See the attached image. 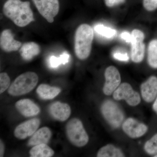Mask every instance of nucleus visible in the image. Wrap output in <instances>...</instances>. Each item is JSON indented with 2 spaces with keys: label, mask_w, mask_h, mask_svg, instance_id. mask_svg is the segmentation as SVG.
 I'll return each instance as SVG.
<instances>
[{
  "label": "nucleus",
  "mask_w": 157,
  "mask_h": 157,
  "mask_svg": "<svg viewBox=\"0 0 157 157\" xmlns=\"http://www.w3.org/2000/svg\"><path fill=\"white\" fill-rule=\"evenodd\" d=\"M3 11L6 17L20 27H25L34 21L29 2L7 0L3 6Z\"/></svg>",
  "instance_id": "nucleus-1"
},
{
  "label": "nucleus",
  "mask_w": 157,
  "mask_h": 157,
  "mask_svg": "<svg viewBox=\"0 0 157 157\" xmlns=\"http://www.w3.org/2000/svg\"><path fill=\"white\" fill-rule=\"evenodd\" d=\"M94 33L91 26L83 24L78 27L75 33L74 50L78 58L86 59L91 51Z\"/></svg>",
  "instance_id": "nucleus-2"
},
{
  "label": "nucleus",
  "mask_w": 157,
  "mask_h": 157,
  "mask_svg": "<svg viewBox=\"0 0 157 157\" xmlns=\"http://www.w3.org/2000/svg\"><path fill=\"white\" fill-rule=\"evenodd\" d=\"M38 81L39 77L36 73L26 72L15 78L9 87L8 92L13 96L25 94L36 87Z\"/></svg>",
  "instance_id": "nucleus-3"
},
{
  "label": "nucleus",
  "mask_w": 157,
  "mask_h": 157,
  "mask_svg": "<svg viewBox=\"0 0 157 157\" xmlns=\"http://www.w3.org/2000/svg\"><path fill=\"white\" fill-rule=\"evenodd\" d=\"M68 140L73 145L82 147L87 144L89 137L81 121L77 118L70 120L66 127Z\"/></svg>",
  "instance_id": "nucleus-4"
},
{
  "label": "nucleus",
  "mask_w": 157,
  "mask_h": 157,
  "mask_svg": "<svg viewBox=\"0 0 157 157\" xmlns=\"http://www.w3.org/2000/svg\"><path fill=\"white\" fill-rule=\"evenodd\" d=\"M105 119L113 127L117 128L124 121V115L120 107L112 101H105L101 107Z\"/></svg>",
  "instance_id": "nucleus-5"
},
{
  "label": "nucleus",
  "mask_w": 157,
  "mask_h": 157,
  "mask_svg": "<svg viewBox=\"0 0 157 157\" xmlns=\"http://www.w3.org/2000/svg\"><path fill=\"white\" fill-rule=\"evenodd\" d=\"M132 36L131 58L134 63H140L145 55V46L144 42L145 36L142 31L136 29L132 31Z\"/></svg>",
  "instance_id": "nucleus-6"
},
{
  "label": "nucleus",
  "mask_w": 157,
  "mask_h": 157,
  "mask_svg": "<svg viewBox=\"0 0 157 157\" xmlns=\"http://www.w3.org/2000/svg\"><path fill=\"white\" fill-rule=\"evenodd\" d=\"M39 13L48 22L52 23L58 14L60 5L59 0H32Z\"/></svg>",
  "instance_id": "nucleus-7"
},
{
  "label": "nucleus",
  "mask_w": 157,
  "mask_h": 157,
  "mask_svg": "<svg viewBox=\"0 0 157 157\" xmlns=\"http://www.w3.org/2000/svg\"><path fill=\"white\" fill-rule=\"evenodd\" d=\"M116 100H125L130 106H135L140 102L139 94L133 90L129 83L124 82L120 85L115 90L113 95Z\"/></svg>",
  "instance_id": "nucleus-8"
},
{
  "label": "nucleus",
  "mask_w": 157,
  "mask_h": 157,
  "mask_svg": "<svg viewBox=\"0 0 157 157\" xmlns=\"http://www.w3.org/2000/svg\"><path fill=\"white\" fill-rule=\"evenodd\" d=\"M105 77L106 82L103 91L106 95H110L120 84V73L115 67L109 66L105 70Z\"/></svg>",
  "instance_id": "nucleus-9"
},
{
  "label": "nucleus",
  "mask_w": 157,
  "mask_h": 157,
  "mask_svg": "<svg viewBox=\"0 0 157 157\" xmlns=\"http://www.w3.org/2000/svg\"><path fill=\"white\" fill-rule=\"evenodd\" d=\"M40 124V120L36 118L24 122L15 128L14 136L18 139H25L33 135L39 128Z\"/></svg>",
  "instance_id": "nucleus-10"
},
{
  "label": "nucleus",
  "mask_w": 157,
  "mask_h": 157,
  "mask_svg": "<svg viewBox=\"0 0 157 157\" xmlns=\"http://www.w3.org/2000/svg\"><path fill=\"white\" fill-rule=\"evenodd\" d=\"M122 128L127 135L133 138L141 137L147 130V127L145 125L140 123L132 118H129L125 121Z\"/></svg>",
  "instance_id": "nucleus-11"
},
{
  "label": "nucleus",
  "mask_w": 157,
  "mask_h": 157,
  "mask_svg": "<svg viewBox=\"0 0 157 157\" xmlns=\"http://www.w3.org/2000/svg\"><path fill=\"white\" fill-rule=\"evenodd\" d=\"M1 48L6 52L18 50L21 46V43L14 39V36L10 29L3 31L0 36Z\"/></svg>",
  "instance_id": "nucleus-12"
},
{
  "label": "nucleus",
  "mask_w": 157,
  "mask_h": 157,
  "mask_svg": "<svg viewBox=\"0 0 157 157\" xmlns=\"http://www.w3.org/2000/svg\"><path fill=\"white\" fill-rule=\"evenodd\" d=\"M141 92L144 100L147 103L152 102L157 95V77L151 76L141 86Z\"/></svg>",
  "instance_id": "nucleus-13"
},
{
  "label": "nucleus",
  "mask_w": 157,
  "mask_h": 157,
  "mask_svg": "<svg viewBox=\"0 0 157 157\" xmlns=\"http://www.w3.org/2000/svg\"><path fill=\"white\" fill-rule=\"evenodd\" d=\"M49 111L51 115L57 120L64 121L70 117L71 108L66 103L56 102L51 104Z\"/></svg>",
  "instance_id": "nucleus-14"
},
{
  "label": "nucleus",
  "mask_w": 157,
  "mask_h": 157,
  "mask_svg": "<svg viewBox=\"0 0 157 157\" xmlns=\"http://www.w3.org/2000/svg\"><path fill=\"white\" fill-rule=\"evenodd\" d=\"M15 107L22 115L26 117L37 115L40 111L39 107L29 99H22L17 101Z\"/></svg>",
  "instance_id": "nucleus-15"
},
{
  "label": "nucleus",
  "mask_w": 157,
  "mask_h": 157,
  "mask_svg": "<svg viewBox=\"0 0 157 157\" xmlns=\"http://www.w3.org/2000/svg\"><path fill=\"white\" fill-rule=\"evenodd\" d=\"M52 132L48 127H42L33 135L29 140L28 145L34 146L40 144H46L50 140Z\"/></svg>",
  "instance_id": "nucleus-16"
},
{
  "label": "nucleus",
  "mask_w": 157,
  "mask_h": 157,
  "mask_svg": "<svg viewBox=\"0 0 157 157\" xmlns=\"http://www.w3.org/2000/svg\"><path fill=\"white\" fill-rule=\"evenodd\" d=\"M19 52L23 59L30 61L40 53V46L36 42H26L21 47Z\"/></svg>",
  "instance_id": "nucleus-17"
},
{
  "label": "nucleus",
  "mask_w": 157,
  "mask_h": 157,
  "mask_svg": "<svg viewBox=\"0 0 157 157\" xmlns=\"http://www.w3.org/2000/svg\"><path fill=\"white\" fill-rule=\"evenodd\" d=\"M38 95L44 100H51L58 95L61 90L59 88L50 86L48 85L42 84L37 88Z\"/></svg>",
  "instance_id": "nucleus-18"
},
{
  "label": "nucleus",
  "mask_w": 157,
  "mask_h": 157,
  "mask_svg": "<svg viewBox=\"0 0 157 157\" xmlns=\"http://www.w3.org/2000/svg\"><path fill=\"white\" fill-rule=\"evenodd\" d=\"M29 153L32 157H50L54 154V151L47 144H43L34 146Z\"/></svg>",
  "instance_id": "nucleus-19"
},
{
  "label": "nucleus",
  "mask_w": 157,
  "mask_h": 157,
  "mask_svg": "<svg viewBox=\"0 0 157 157\" xmlns=\"http://www.w3.org/2000/svg\"><path fill=\"white\" fill-rule=\"evenodd\" d=\"M147 59L149 65L151 68L157 69V39H153L149 43Z\"/></svg>",
  "instance_id": "nucleus-20"
},
{
  "label": "nucleus",
  "mask_w": 157,
  "mask_h": 157,
  "mask_svg": "<svg viewBox=\"0 0 157 157\" xmlns=\"http://www.w3.org/2000/svg\"><path fill=\"white\" fill-rule=\"evenodd\" d=\"M98 157H122L124 156L119 149L113 145L108 144L100 149L98 152Z\"/></svg>",
  "instance_id": "nucleus-21"
},
{
  "label": "nucleus",
  "mask_w": 157,
  "mask_h": 157,
  "mask_svg": "<svg viewBox=\"0 0 157 157\" xmlns=\"http://www.w3.org/2000/svg\"><path fill=\"white\" fill-rule=\"evenodd\" d=\"M70 56L67 52H65L58 57L54 56H51L48 59V67L51 69H56L61 65H65L69 61Z\"/></svg>",
  "instance_id": "nucleus-22"
},
{
  "label": "nucleus",
  "mask_w": 157,
  "mask_h": 157,
  "mask_svg": "<svg viewBox=\"0 0 157 157\" xmlns=\"http://www.w3.org/2000/svg\"><path fill=\"white\" fill-rule=\"evenodd\" d=\"M94 29L99 35L108 39L113 38L116 34V31L114 29L101 24H98L95 26Z\"/></svg>",
  "instance_id": "nucleus-23"
},
{
  "label": "nucleus",
  "mask_w": 157,
  "mask_h": 157,
  "mask_svg": "<svg viewBox=\"0 0 157 157\" xmlns=\"http://www.w3.org/2000/svg\"><path fill=\"white\" fill-rule=\"evenodd\" d=\"M144 149L149 154H157V134L146 142L144 145Z\"/></svg>",
  "instance_id": "nucleus-24"
},
{
  "label": "nucleus",
  "mask_w": 157,
  "mask_h": 157,
  "mask_svg": "<svg viewBox=\"0 0 157 157\" xmlns=\"http://www.w3.org/2000/svg\"><path fill=\"white\" fill-rule=\"evenodd\" d=\"M10 84V78L9 75L6 73H2L0 74V93H4Z\"/></svg>",
  "instance_id": "nucleus-25"
},
{
  "label": "nucleus",
  "mask_w": 157,
  "mask_h": 157,
  "mask_svg": "<svg viewBox=\"0 0 157 157\" xmlns=\"http://www.w3.org/2000/svg\"><path fill=\"white\" fill-rule=\"evenodd\" d=\"M144 9L148 11H153L157 9V0H143Z\"/></svg>",
  "instance_id": "nucleus-26"
},
{
  "label": "nucleus",
  "mask_w": 157,
  "mask_h": 157,
  "mask_svg": "<svg viewBox=\"0 0 157 157\" xmlns=\"http://www.w3.org/2000/svg\"><path fill=\"white\" fill-rule=\"evenodd\" d=\"M113 57L115 59L122 62H128L129 60V57L127 53L115 52L113 54Z\"/></svg>",
  "instance_id": "nucleus-27"
},
{
  "label": "nucleus",
  "mask_w": 157,
  "mask_h": 157,
  "mask_svg": "<svg viewBox=\"0 0 157 157\" xmlns=\"http://www.w3.org/2000/svg\"><path fill=\"white\" fill-rule=\"evenodd\" d=\"M105 5L109 8H112L124 2L125 0H104Z\"/></svg>",
  "instance_id": "nucleus-28"
},
{
  "label": "nucleus",
  "mask_w": 157,
  "mask_h": 157,
  "mask_svg": "<svg viewBox=\"0 0 157 157\" xmlns=\"http://www.w3.org/2000/svg\"><path fill=\"white\" fill-rule=\"evenodd\" d=\"M121 37L122 39L125 40L127 42L131 43L132 41V34L129 33L128 32H124L121 34Z\"/></svg>",
  "instance_id": "nucleus-29"
},
{
  "label": "nucleus",
  "mask_w": 157,
  "mask_h": 157,
  "mask_svg": "<svg viewBox=\"0 0 157 157\" xmlns=\"http://www.w3.org/2000/svg\"><path fill=\"white\" fill-rule=\"evenodd\" d=\"M5 152V146L2 141L1 140L0 142V157H3Z\"/></svg>",
  "instance_id": "nucleus-30"
},
{
  "label": "nucleus",
  "mask_w": 157,
  "mask_h": 157,
  "mask_svg": "<svg viewBox=\"0 0 157 157\" xmlns=\"http://www.w3.org/2000/svg\"><path fill=\"white\" fill-rule=\"evenodd\" d=\"M153 108L154 110L157 113V98L156 100L155 101L154 104L153 105Z\"/></svg>",
  "instance_id": "nucleus-31"
},
{
  "label": "nucleus",
  "mask_w": 157,
  "mask_h": 157,
  "mask_svg": "<svg viewBox=\"0 0 157 157\" xmlns=\"http://www.w3.org/2000/svg\"><path fill=\"white\" fill-rule=\"evenodd\" d=\"M155 157H157V155H155Z\"/></svg>",
  "instance_id": "nucleus-32"
}]
</instances>
